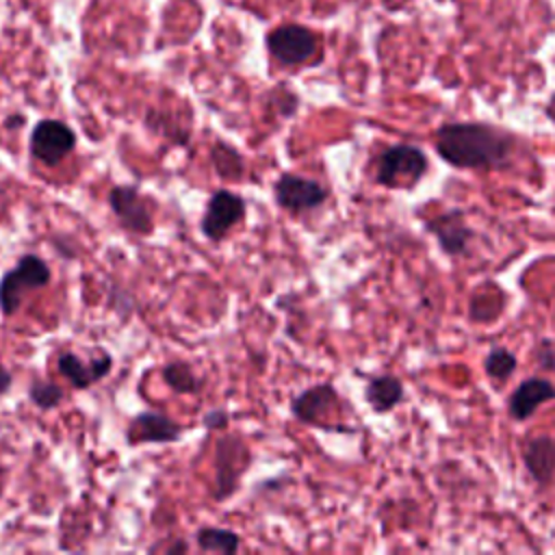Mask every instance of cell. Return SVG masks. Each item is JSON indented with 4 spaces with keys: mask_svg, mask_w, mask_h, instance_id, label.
I'll use <instances>...</instances> for the list:
<instances>
[{
    "mask_svg": "<svg viewBox=\"0 0 555 555\" xmlns=\"http://www.w3.org/2000/svg\"><path fill=\"white\" fill-rule=\"evenodd\" d=\"M338 392L332 384H317L301 392H297L291 401V412L297 421L306 425H319L325 427L323 416L338 405Z\"/></svg>",
    "mask_w": 555,
    "mask_h": 555,
    "instance_id": "cell-13",
    "label": "cell"
},
{
    "mask_svg": "<svg viewBox=\"0 0 555 555\" xmlns=\"http://www.w3.org/2000/svg\"><path fill=\"white\" fill-rule=\"evenodd\" d=\"M28 397L30 401L39 408V410H52L63 401V388L54 382H46V379H35L28 388Z\"/></svg>",
    "mask_w": 555,
    "mask_h": 555,
    "instance_id": "cell-21",
    "label": "cell"
},
{
    "mask_svg": "<svg viewBox=\"0 0 555 555\" xmlns=\"http://www.w3.org/2000/svg\"><path fill=\"white\" fill-rule=\"evenodd\" d=\"M108 206L119 225L132 234L152 232V212L145 197L132 184H115L108 191Z\"/></svg>",
    "mask_w": 555,
    "mask_h": 555,
    "instance_id": "cell-8",
    "label": "cell"
},
{
    "mask_svg": "<svg viewBox=\"0 0 555 555\" xmlns=\"http://www.w3.org/2000/svg\"><path fill=\"white\" fill-rule=\"evenodd\" d=\"M76 147V132L61 119H41L30 132V156L43 165H59Z\"/></svg>",
    "mask_w": 555,
    "mask_h": 555,
    "instance_id": "cell-5",
    "label": "cell"
},
{
    "mask_svg": "<svg viewBox=\"0 0 555 555\" xmlns=\"http://www.w3.org/2000/svg\"><path fill=\"white\" fill-rule=\"evenodd\" d=\"M514 145V134L481 121H449L434 132L438 156L457 169H501L512 158Z\"/></svg>",
    "mask_w": 555,
    "mask_h": 555,
    "instance_id": "cell-1",
    "label": "cell"
},
{
    "mask_svg": "<svg viewBox=\"0 0 555 555\" xmlns=\"http://www.w3.org/2000/svg\"><path fill=\"white\" fill-rule=\"evenodd\" d=\"M165 384L178 395H195L199 390V379L186 362H169L163 366Z\"/></svg>",
    "mask_w": 555,
    "mask_h": 555,
    "instance_id": "cell-19",
    "label": "cell"
},
{
    "mask_svg": "<svg viewBox=\"0 0 555 555\" xmlns=\"http://www.w3.org/2000/svg\"><path fill=\"white\" fill-rule=\"evenodd\" d=\"M269 54L282 65H301L317 54V35L299 24H282L267 35Z\"/></svg>",
    "mask_w": 555,
    "mask_h": 555,
    "instance_id": "cell-6",
    "label": "cell"
},
{
    "mask_svg": "<svg viewBox=\"0 0 555 555\" xmlns=\"http://www.w3.org/2000/svg\"><path fill=\"white\" fill-rule=\"evenodd\" d=\"M522 464L538 486H546L555 475V438L533 436L522 444Z\"/></svg>",
    "mask_w": 555,
    "mask_h": 555,
    "instance_id": "cell-15",
    "label": "cell"
},
{
    "mask_svg": "<svg viewBox=\"0 0 555 555\" xmlns=\"http://www.w3.org/2000/svg\"><path fill=\"white\" fill-rule=\"evenodd\" d=\"M551 399H555V386L544 379V377H538V375H531V377H525L509 395V401H507V412L514 421H527L533 416V412L548 403Z\"/></svg>",
    "mask_w": 555,
    "mask_h": 555,
    "instance_id": "cell-14",
    "label": "cell"
},
{
    "mask_svg": "<svg viewBox=\"0 0 555 555\" xmlns=\"http://www.w3.org/2000/svg\"><path fill=\"white\" fill-rule=\"evenodd\" d=\"M425 230L431 232L440 245V249L451 256H464L468 249V241L473 238V230L464 221V210L442 212L425 223Z\"/></svg>",
    "mask_w": 555,
    "mask_h": 555,
    "instance_id": "cell-11",
    "label": "cell"
},
{
    "mask_svg": "<svg viewBox=\"0 0 555 555\" xmlns=\"http://www.w3.org/2000/svg\"><path fill=\"white\" fill-rule=\"evenodd\" d=\"M184 427L160 412H139L126 427L128 444H167L180 440Z\"/></svg>",
    "mask_w": 555,
    "mask_h": 555,
    "instance_id": "cell-10",
    "label": "cell"
},
{
    "mask_svg": "<svg viewBox=\"0 0 555 555\" xmlns=\"http://www.w3.org/2000/svg\"><path fill=\"white\" fill-rule=\"evenodd\" d=\"M330 191L314 178H304L291 171L280 173L273 184V197L280 208L291 215H301L319 208L327 199Z\"/></svg>",
    "mask_w": 555,
    "mask_h": 555,
    "instance_id": "cell-4",
    "label": "cell"
},
{
    "mask_svg": "<svg viewBox=\"0 0 555 555\" xmlns=\"http://www.w3.org/2000/svg\"><path fill=\"white\" fill-rule=\"evenodd\" d=\"M52 271L48 262L37 254H24L17 264L2 273L0 278V310L4 317H13L26 293L43 288L50 284Z\"/></svg>",
    "mask_w": 555,
    "mask_h": 555,
    "instance_id": "cell-2",
    "label": "cell"
},
{
    "mask_svg": "<svg viewBox=\"0 0 555 555\" xmlns=\"http://www.w3.org/2000/svg\"><path fill=\"white\" fill-rule=\"evenodd\" d=\"M22 121H24L22 115H13V117H7V119H4V126H7V128H20Z\"/></svg>",
    "mask_w": 555,
    "mask_h": 555,
    "instance_id": "cell-23",
    "label": "cell"
},
{
    "mask_svg": "<svg viewBox=\"0 0 555 555\" xmlns=\"http://www.w3.org/2000/svg\"><path fill=\"white\" fill-rule=\"evenodd\" d=\"M403 382L395 375H375L366 382L364 386V399L371 405L373 412L377 414H386L392 408H397L403 401Z\"/></svg>",
    "mask_w": 555,
    "mask_h": 555,
    "instance_id": "cell-16",
    "label": "cell"
},
{
    "mask_svg": "<svg viewBox=\"0 0 555 555\" xmlns=\"http://www.w3.org/2000/svg\"><path fill=\"white\" fill-rule=\"evenodd\" d=\"M56 369L74 388L85 390L111 373L113 358L106 351H100L98 358L85 362L80 356L72 351H63L56 358Z\"/></svg>",
    "mask_w": 555,
    "mask_h": 555,
    "instance_id": "cell-12",
    "label": "cell"
},
{
    "mask_svg": "<svg viewBox=\"0 0 555 555\" xmlns=\"http://www.w3.org/2000/svg\"><path fill=\"white\" fill-rule=\"evenodd\" d=\"M516 366H518L516 353L505 349V347H492L483 358V373L490 379H496V382H503V379L512 377Z\"/></svg>",
    "mask_w": 555,
    "mask_h": 555,
    "instance_id": "cell-20",
    "label": "cell"
},
{
    "mask_svg": "<svg viewBox=\"0 0 555 555\" xmlns=\"http://www.w3.org/2000/svg\"><path fill=\"white\" fill-rule=\"evenodd\" d=\"M202 423H204L206 429H223L228 425V412L225 410H210L204 416Z\"/></svg>",
    "mask_w": 555,
    "mask_h": 555,
    "instance_id": "cell-22",
    "label": "cell"
},
{
    "mask_svg": "<svg viewBox=\"0 0 555 555\" xmlns=\"http://www.w3.org/2000/svg\"><path fill=\"white\" fill-rule=\"evenodd\" d=\"M427 154L418 145L395 143L377 156L375 180L386 189L412 186L427 173Z\"/></svg>",
    "mask_w": 555,
    "mask_h": 555,
    "instance_id": "cell-3",
    "label": "cell"
},
{
    "mask_svg": "<svg viewBox=\"0 0 555 555\" xmlns=\"http://www.w3.org/2000/svg\"><path fill=\"white\" fill-rule=\"evenodd\" d=\"M210 160H212L215 171H217L221 178H225V180L241 178L243 171H245L243 156L238 154V150H234V147L228 145L225 141H217V143L210 147Z\"/></svg>",
    "mask_w": 555,
    "mask_h": 555,
    "instance_id": "cell-18",
    "label": "cell"
},
{
    "mask_svg": "<svg viewBox=\"0 0 555 555\" xmlns=\"http://www.w3.org/2000/svg\"><path fill=\"white\" fill-rule=\"evenodd\" d=\"M245 199L238 193H232L228 189L215 191L204 208V215L199 219V230L208 241H221L236 223L245 217Z\"/></svg>",
    "mask_w": 555,
    "mask_h": 555,
    "instance_id": "cell-7",
    "label": "cell"
},
{
    "mask_svg": "<svg viewBox=\"0 0 555 555\" xmlns=\"http://www.w3.org/2000/svg\"><path fill=\"white\" fill-rule=\"evenodd\" d=\"M249 464V451L247 447L232 436H223L217 442V479H215V499L225 501L241 481V475L245 473Z\"/></svg>",
    "mask_w": 555,
    "mask_h": 555,
    "instance_id": "cell-9",
    "label": "cell"
},
{
    "mask_svg": "<svg viewBox=\"0 0 555 555\" xmlns=\"http://www.w3.org/2000/svg\"><path fill=\"white\" fill-rule=\"evenodd\" d=\"M195 544L206 553H223L234 555L241 546V538L236 531L221 527H202L195 531Z\"/></svg>",
    "mask_w": 555,
    "mask_h": 555,
    "instance_id": "cell-17",
    "label": "cell"
}]
</instances>
